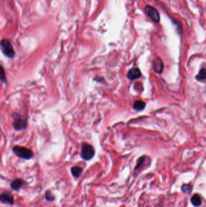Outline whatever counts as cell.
<instances>
[{"mask_svg": "<svg viewBox=\"0 0 206 207\" xmlns=\"http://www.w3.org/2000/svg\"><path fill=\"white\" fill-rule=\"evenodd\" d=\"M12 151L16 156L24 159L28 160L33 156V153L31 150L21 146H15Z\"/></svg>", "mask_w": 206, "mask_h": 207, "instance_id": "obj_1", "label": "cell"}, {"mask_svg": "<svg viewBox=\"0 0 206 207\" xmlns=\"http://www.w3.org/2000/svg\"><path fill=\"white\" fill-rule=\"evenodd\" d=\"M1 49L3 54L10 58H14L15 52L11 43L7 40H2L1 42Z\"/></svg>", "mask_w": 206, "mask_h": 207, "instance_id": "obj_2", "label": "cell"}, {"mask_svg": "<svg viewBox=\"0 0 206 207\" xmlns=\"http://www.w3.org/2000/svg\"><path fill=\"white\" fill-rule=\"evenodd\" d=\"M95 150L93 147L90 144L84 143L82 147L81 158L85 161H90L94 157Z\"/></svg>", "mask_w": 206, "mask_h": 207, "instance_id": "obj_3", "label": "cell"}, {"mask_svg": "<svg viewBox=\"0 0 206 207\" xmlns=\"http://www.w3.org/2000/svg\"><path fill=\"white\" fill-rule=\"evenodd\" d=\"M144 11L146 15L155 23H159L160 21V15L159 12L154 7L147 5L144 7Z\"/></svg>", "mask_w": 206, "mask_h": 207, "instance_id": "obj_4", "label": "cell"}, {"mask_svg": "<svg viewBox=\"0 0 206 207\" xmlns=\"http://www.w3.org/2000/svg\"><path fill=\"white\" fill-rule=\"evenodd\" d=\"M16 116L14 118V121L13 122V128L16 130H21L25 129L27 127L26 121L21 117V116L15 115Z\"/></svg>", "mask_w": 206, "mask_h": 207, "instance_id": "obj_5", "label": "cell"}, {"mask_svg": "<svg viewBox=\"0 0 206 207\" xmlns=\"http://www.w3.org/2000/svg\"><path fill=\"white\" fill-rule=\"evenodd\" d=\"M0 201L3 204H7L9 205H13L14 199L13 197L10 193L3 192L1 194Z\"/></svg>", "mask_w": 206, "mask_h": 207, "instance_id": "obj_6", "label": "cell"}, {"mask_svg": "<svg viewBox=\"0 0 206 207\" xmlns=\"http://www.w3.org/2000/svg\"><path fill=\"white\" fill-rule=\"evenodd\" d=\"M141 76V71L137 68L130 69L127 74V77L130 80L136 79Z\"/></svg>", "mask_w": 206, "mask_h": 207, "instance_id": "obj_7", "label": "cell"}, {"mask_svg": "<svg viewBox=\"0 0 206 207\" xmlns=\"http://www.w3.org/2000/svg\"><path fill=\"white\" fill-rule=\"evenodd\" d=\"M25 185V182L21 179H14L10 184L11 188L15 191H18L21 189Z\"/></svg>", "mask_w": 206, "mask_h": 207, "instance_id": "obj_8", "label": "cell"}, {"mask_svg": "<svg viewBox=\"0 0 206 207\" xmlns=\"http://www.w3.org/2000/svg\"><path fill=\"white\" fill-rule=\"evenodd\" d=\"M152 66H153V69L156 72L159 73H161L163 69V64L160 58H157L154 59L153 61Z\"/></svg>", "mask_w": 206, "mask_h": 207, "instance_id": "obj_9", "label": "cell"}, {"mask_svg": "<svg viewBox=\"0 0 206 207\" xmlns=\"http://www.w3.org/2000/svg\"><path fill=\"white\" fill-rule=\"evenodd\" d=\"M71 172L74 178H79L81 176L83 170L79 167L74 166L71 168Z\"/></svg>", "mask_w": 206, "mask_h": 207, "instance_id": "obj_10", "label": "cell"}, {"mask_svg": "<svg viewBox=\"0 0 206 207\" xmlns=\"http://www.w3.org/2000/svg\"><path fill=\"white\" fill-rule=\"evenodd\" d=\"M201 198L198 194H194L191 198V202L195 207H199L201 204Z\"/></svg>", "mask_w": 206, "mask_h": 207, "instance_id": "obj_11", "label": "cell"}, {"mask_svg": "<svg viewBox=\"0 0 206 207\" xmlns=\"http://www.w3.org/2000/svg\"><path fill=\"white\" fill-rule=\"evenodd\" d=\"M146 104L144 102L141 101H136L134 102L133 105V108L137 111H141L144 109Z\"/></svg>", "mask_w": 206, "mask_h": 207, "instance_id": "obj_12", "label": "cell"}, {"mask_svg": "<svg viewBox=\"0 0 206 207\" xmlns=\"http://www.w3.org/2000/svg\"><path fill=\"white\" fill-rule=\"evenodd\" d=\"M197 78L198 80H205V79H206V69H201L198 75V76H197Z\"/></svg>", "mask_w": 206, "mask_h": 207, "instance_id": "obj_13", "label": "cell"}, {"mask_svg": "<svg viewBox=\"0 0 206 207\" xmlns=\"http://www.w3.org/2000/svg\"><path fill=\"white\" fill-rule=\"evenodd\" d=\"M45 198H46V200L48 202H53V201H54V195L49 190L46 191V193H45Z\"/></svg>", "mask_w": 206, "mask_h": 207, "instance_id": "obj_14", "label": "cell"}, {"mask_svg": "<svg viewBox=\"0 0 206 207\" xmlns=\"http://www.w3.org/2000/svg\"><path fill=\"white\" fill-rule=\"evenodd\" d=\"M182 190H183L184 193H187V194H189V193L192 190L191 185H190V184H185V185H183V186H182Z\"/></svg>", "mask_w": 206, "mask_h": 207, "instance_id": "obj_15", "label": "cell"}, {"mask_svg": "<svg viewBox=\"0 0 206 207\" xmlns=\"http://www.w3.org/2000/svg\"><path fill=\"white\" fill-rule=\"evenodd\" d=\"M0 78L2 82L6 83V77L5 75V72L4 69L2 66H1V71H0Z\"/></svg>", "mask_w": 206, "mask_h": 207, "instance_id": "obj_16", "label": "cell"}, {"mask_svg": "<svg viewBox=\"0 0 206 207\" xmlns=\"http://www.w3.org/2000/svg\"><path fill=\"white\" fill-rule=\"evenodd\" d=\"M174 23V24L177 26V28L178 29V31L179 33H182V26L181 25V24L180 23H178V21H173Z\"/></svg>", "mask_w": 206, "mask_h": 207, "instance_id": "obj_17", "label": "cell"}, {"mask_svg": "<svg viewBox=\"0 0 206 207\" xmlns=\"http://www.w3.org/2000/svg\"><path fill=\"white\" fill-rule=\"evenodd\" d=\"M144 161V157H142V158H140V159H138V161L137 165H136V168H135V170H137L138 168H139L141 167V165L143 163Z\"/></svg>", "mask_w": 206, "mask_h": 207, "instance_id": "obj_18", "label": "cell"}]
</instances>
